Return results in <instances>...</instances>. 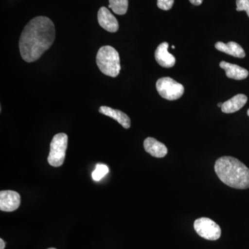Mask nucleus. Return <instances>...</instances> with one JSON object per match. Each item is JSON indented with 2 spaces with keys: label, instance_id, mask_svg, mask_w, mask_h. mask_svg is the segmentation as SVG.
Here are the masks:
<instances>
[{
  "label": "nucleus",
  "instance_id": "nucleus-13",
  "mask_svg": "<svg viewBox=\"0 0 249 249\" xmlns=\"http://www.w3.org/2000/svg\"><path fill=\"white\" fill-rule=\"evenodd\" d=\"M248 101V98L245 94H237L231 99L228 100L225 103H223L222 107V112L226 114H231L240 110Z\"/></svg>",
  "mask_w": 249,
  "mask_h": 249
},
{
  "label": "nucleus",
  "instance_id": "nucleus-4",
  "mask_svg": "<svg viewBox=\"0 0 249 249\" xmlns=\"http://www.w3.org/2000/svg\"><path fill=\"white\" fill-rule=\"evenodd\" d=\"M68 143V136L59 133L54 136L50 144V152L47 160L53 167L61 166L65 161Z\"/></svg>",
  "mask_w": 249,
  "mask_h": 249
},
{
  "label": "nucleus",
  "instance_id": "nucleus-7",
  "mask_svg": "<svg viewBox=\"0 0 249 249\" xmlns=\"http://www.w3.org/2000/svg\"><path fill=\"white\" fill-rule=\"evenodd\" d=\"M20 205V196L14 191L0 192V210L4 212H13Z\"/></svg>",
  "mask_w": 249,
  "mask_h": 249
},
{
  "label": "nucleus",
  "instance_id": "nucleus-9",
  "mask_svg": "<svg viewBox=\"0 0 249 249\" xmlns=\"http://www.w3.org/2000/svg\"><path fill=\"white\" fill-rule=\"evenodd\" d=\"M168 42H163L156 49L155 57L157 63L164 68L173 67L176 63L175 56L168 52Z\"/></svg>",
  "mask_w": 249,
  "mask_h": 249
},
{
  "label": "nucleus",
  "instance_id": "nucleus-1",
  "mask_svg": "<svg viewBox=\"0 0 249 249\" xmlns=\"http://www.w3.org/2000/svg\"><path fill=\"white\" fill-rule=\"evenodd\" d=\"M55 30L49 18L38 16L28 23L21 34L19 51L23 60L36 61L53 45Z\"/></svg>",
  "mask_w": 249,
  "mask_h": 249
},
{
  "label": "nucleus",
  "instance_id": "nucleus-3",
  "mask_svg": "<svg viewBox=\"0 0 249 249\" xmlns=\"http://www.w3.org/2000/svg\"><path fill=\"white\" fill-rule=\"evenodd\" d=\"M96 64L101 71L106 76L115 78L120 73L119 54L111 46H104L98 50Z\"/></svg>",
  "mask_w": 249,
  "mask_h": 249
},
{
  "label": "nucleus",
  "instance_id": "nucleus-18",
  "mask_svg": "<svg viewBox=\"0 0 249 249\" xmlns=\"http://www.w3.org/2000/svg\"><path fill=\"white\" fill-rule=\"evenodd\" d=\"M175 0H157V6L163 11L171 9Z\"/></svg>",
  "mask_w": 249,
  "mask_h": 249
},
{
  "label": "nucleus",
  "instance_id": "nucleus-15",
  "mask_svg": "<svg viewBox=\"0 0 249 249\" xmlns=\"http://www.w3.org/2000/svg\"><path fill=\"white\" fill-rule=\"evenodd\" d=\"M109 9L117 15H124L128 9V0H109Z\"/></svg>",
  "mask_w": 249,
  "mask_h": 249
},
{
  "label": "nucleus",
  "instance_id": "nucleus-16",
  "mask_svg": "<svg viewBox=\"0 0 249 249\" xmlns=\"http://www.w3.org/2000/svg\"><path fill=\"white\" fill-rule=\"evenodd\" d=\"M109 173V168L106 165L97 164L96 165V169L93 172L92 176L93 179L94 181H98L102 179L107 174Z\"/></svg>",
  "mask_w": 249,
  "mask_h": 249
},
{
  "label": "nucleus",
  "instance_id": "nucleus-8",
  "mask_svg": "<svg viewBox=\"0 0 249 249\" xmlns=\"http://www.w3.org/2000/svg\"><path fill=\"white\" fill-rule=\"evenodd\" d=\"M98 20L100 26L109 32L115 33L119 30V22L107 8L103 6L99 9Z\"/></svg>",
  "mask_w": 249,
  "mask_h": 249
},
{
  "label": "nucleus",
  "instance_id": "nucleus-21",
  "mask_svg": "<svg viewBox=\"0 0 249 249\" xmlns=\"http://www.w3.org/2000/svg\"><path fill=\"white\" fill-rule=\"evenodd\" d=\"M222 104H223V103H218V105H217L218 107H222Z\"/></svg>",
  "mask_w": 249,
  "mask_h": 249
},
{
  "label": "nucleus",
  "instance_id": "nucleus-2",
  "mask_svg": "<svg viewBox=\"0 0 249 249\" xmlns=\"http://www.w3.org/2000/svg\"><path fill=\"white\" fill-rule=\"evenodd\" d=\"M214 171L224 184L236 189L249 188V168L234 157L224 156L214 163Z\"/></svg>",
  "mask_w": 249,
  "mask_h": 249
},
{
  "label": "nucleus",
  "instance_id": "nucleus-17",
  "mask_svg": "<svg viewBox=\"0 0 249 249\" xmlns=\"http://www.w3.org/2000/svg\"><path fill=\"white\" fill-rule=\"evenodd\" d=\"M237 11H245L249 18V0H236Z\"/></svg>",
  "mask_w": 249,
  "mask_h": 249
},
{
  "label": "nucleus",
  "instance_id": "nucleus-10",
  "mask_svg": "<svg viewBox=\"0 0 249 249\" xmlns=\"http://www.w3.org/2000/svg\"><path fill=\"white\" fill-rule=\"evenodd\" d=\"M143 147L147 153L157 158H163L168 154V148L164 144L152 137H148L144 141Z\"/></svg>",
  "mask_w": 249,
  "mask_h": 249
},
{
  "label": "nucleus",
  "instance_id": "nucleus-5",
  "mask_svg": "<svg viewBox=\"0 0 249 249\" xmlns=\"http://www.w3.org/2000/svg\"><path fill=\"white\" fill-rule=\"evenodd\" d=\"M156 88L160 96L168 101L178 100L184 93L183 85L170 77H163L157 80Z\"/></svg>",
  "mask_w": 249,
  "mask_h": 249
},
{
  "label": "nucleus",
  "instance_id": "nucleus-23",
  "mask_svg": "<svg viewBox=\"0 0 249 249\" xmlns=\"http://www.w3.org/2000/svg\"><path fill=\"white\" fill-rule=\"evenodd\" d=\"M48 249H54V248H49Z\"/></svg>",
  "mask_w": 249,
  "mask_h": 249
},
{
  "label": "nucleus",
  "instance_id": "nucleus-19",
  "mask_svg": "<svg viewBox=\"0 0 249 249\" xmlns=\"http://www.w3.org/2000/svg\"><path fill=\"white\" fill-rule=\"evenodd\" d=\"M190 2L193 5H196V6H199L202 4L203 0H189Z\"/></svg>",
  "mask_w": 249,
  "mask_h": 249
},
{
  "label": "nucleus",
  "instance_id": "nucleus-22",
  "mask_svg": "<svg viewBox=\"0 0 249 249\" xmlns=\"http://www.w3.org/2000/svg\"><path fill=\"white\" fill-rule=\"evenodd\" d=\"M247 114H248V116H249V109H248V111H247Z\"/></svg>",
  "mask_w": 249,
  "mask_h": 249
},
{
  "label": "nucleus",
  "instance_id": "nucleus-12",
  "mask_svg": "<svg viewBox=\"0 0 249 249\" xmlns=\"http://www.w3.org/2000/svg\"><path fill=\"white\" fill-rule=\"evenodd\" d=\"M99 112L114 119L124 129H129L130 127L131 121L129 116L119 109H112L107 106H101L99 108Z\"/></svg>",
  "mask_w": 249,
  "mask_h": 249
},
{
  "label": "nucleus",
  "instance_id": "nucleus-11",
  "mask_svg": "<svg viewBox=\"0 0 249 249\" xmlns=\"http://www.w3.org/2000/svg\"><path fill=\"white\" fill-rule=\"evenodd\" d=\"M219 67L225 70L226 75L228 78L231 79L240 80H244L249 76L248 70L234 64L229 63L222 61L219 64Z\"/></svg>",
  "mask_w": 249,
  "mask_h": 249
},
{
  "label": "nucleus",
  "instance_id": "nucleus-20",
  "mask_svg": "<svg viewBox=\"0 0 249 249\" xmlns=\"http://www.w3.org/2000/svg\"><path fill=\"white\" fill-rule=\"evenodd\" d=\"M5 246H6V244H5L4 241L3 240V239H0V249H4Z\"/></svg>",
  "mask_w": 249,
  "mask_h": 249
},
{
  "label": "nucleus",
  "instance_id": "nucleus-14",
  "mask_svg": "<svg viewBox=\"0 0 249 249\" xmlns=\"http://www.w3.org/2000/svg\"><path fill=\"white\" fill-rule=\"evenodd\" d=\"M214 47L219 52H224L236 58H243L246 55L243 48L237 42H229L224 43L222 42H217Z\"/></svg>",
  "mask_w": 249,
  "mask_h": 249
},
{
  "label": "nucleus",
  "instance_id": "nucleus-6",
  "mask_svg": "<svg viewBox=\"0 0 249 249\" xmlns=\"http://www.w3.org/2000/svg\"><path fill=\"white\" fill-rule=\"evenodd\" d=\"M194 229L199 236L208 240H217L222 231L217 223L208 217H201L194 222Z\"/></svg>",
  "mask_w": 249,
  "mask_h": 249
}]
</instances>
